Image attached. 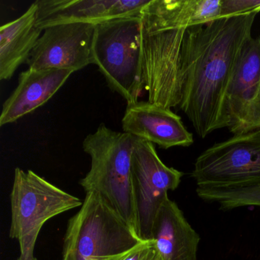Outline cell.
Listing matches in <instances>:
<instances>
[{
  "mask_svg": "<svg viewBox=\"0 0 260 260\" xmlns=\"http://www.w3.org/2000/svg\"><path fill=\"white\" fill-rule=\"evenodd\" d=\"M257 15L219 18L186 30L179 107L200 138L229 127L228 91L242 49L252 37Z\"/></svg>",
  "mask_w": 260,
  "mask_h": 260,
  "instance_id": "obj_1",
  "label": "cell"
},
{
  "mask_svg": "<svg viewBox=\"0 0 260 260\" xmlns=\"http://www.w3.org/2000/svg\"><path fill=\"white\" fill-rule=\"evenodd\" d=\"M38 6L0 28V80H9L18 68L28 62L43 30L37 26Z\"/></svg>",
  "mask_w": 260,
  "mask_h": 260,
  "instance_id": "obj_15",
  "label": "cell"
},
{
  "mask_svg": "<svg viewBox=\"0 0 260 260\" xmlns=\"http://www.w3.org/2000/svg\"><path fill=\"white\" fill-rule=\"evenodd\" d=\"M183 173L164 164L154 145L135 137L132 156V179L136 205L138 237L151 240L153 222L159 208L176 189Z\"/></svg>",
  "mask_w": 260,
  "mask_h": 260,
  "instance_id": "obj_8",
  "label": "cell"
},
{
  "mask_svg": "<svg viewBox=\"0 0 260 260\" xmlns=\"http://www.w3.org/2000/svg\"><path fill=\"white\" fill-rule=\"evenodd\" d=\"M96 260H164L153 240L141 241L133 247L114 255H106Z\"/></svg>",
  "mask_w": 260,
  "mask_h": 260,
  "instance_id": "obj_17",
  "label": "cell"
},
{
  "mask_svg": "<svg viewBox=\"0 0 260 260\" xmlns=\"http://www.w3.org/2000/svg\"><path fill=\"white\" fill-rule=\"evenodd\" d=\"M17 260H18V259H17ZM34 260H38V259H37V258H35V259H34Z\"/></svg>",
  "mask_w": 260,
  "mask_h": 260,
  "instance_id": "obj_19",
  "label": "cell"
},
{
  "mask_svg": "<svg viewBox=\"0 0 260 260\" xmlns=\"http://www.w3.org/2000/svg\"><path fill=\"white\" fill-rule=\"evenodd\" d=\"M141 241L99 194L87 193L80 211L68 222L63 260H96L124 252Z\"/></svg>",
  "mask_w": 260,
  "mask_h": 260,
  "instance_id": "obj_6",
  "label": "cell"
},
{
  "mask_svg": "<svg viewBox=\"0 0 260 260\" xmlns=\"http://www.w3.org/2000/svg\"><path fill=\"white\" fill-rule=\"evenodd\" d=\"M208 0H150L141 13L144 90L149 103L167 109L179 106L181 57L188 28L211 22Z\"/></svg>",
  "mask_w": 260,
  "mask_h": 260,
  "instance_id": "obj_2",
  "label": "cell"
},
{
  "mask_svg": "<svg viewBox=\"0 0 260 260\" xmlns=\"http://www.w3.org/2000/svg\"><path fill=\"white\" fill-rule=\"evenodd\" d=\"M79 198L53 185L32 170H15L10 196V237L18 240V260H34L39 233L50 219L81 207Z\"/></svg>",
  "mask_w": 260,
  "mask_h": 260,
  "instance_id": "obj_5",
  "label": "cell"
},
{
  "mask_svg": "<svg viewBox=\"0 0 260 260\" xmlns=\"http://www.w3.org/2000/svg\"><path fill=\"white\" fill-rule=\"evenodd\" d=\"M228 111L233 135L260 129V36L242 49L228 91Z\"/></svg>",
  "mask_w": 260,
  "mask_h": 260,
  "instance_id": "obj_10",
  "label": "cell"
},
{
  "mask_svg": "<svg viewBox=\"0 0 260 260\" xmlns=\"http://www.w3.org/2000/svg\"><path fill=\"white\" fill-rule=\"evenodd\" d=\"M37 26L98 24L141 13L150 0H38Z\"/></svg>",
  "mask_w": 260,
  "mask_h": 260,
  "instance_id": "obj_11",
  "label": "cell"
},
{
  "mask_svg": "<svg viewBox=\"0 0 260 260\" xmlns=\"http://www.w3.org/2000/svg\"><path fill=\"white\" fill-rule=\"evenodd\" d=\"M191 177L198 188L260 185V129L233 135L205 150L196 159Z\"/></svg>",
  "mask_w": 260,
  "mask_h": 260,
  "instance_id": "obj_7",
  "label": "cell"
},
{
  "mask_svg": "<svg viewBox=\"0 0 260 260\" xmlns=\"http://www.w3.org/2000/svg\"><path fill=\"white\" fill-rule=\"evenodd\" d=\"M196 192L203 200L217 202L222 210H232L240 207H260V185L234 189L197 188Z\"/></svg>",
  "mask_w": 260,
  "mask_h": 260,
  "instance_id": "obj_16",
  "label": "cell"
},
{
  "mask_svg": "<svg viewBox=\"0 0 260 260\" xmlns=\"http://www.w3.org/2000/svg\"><path fill=\"white\" fill-rule=\"evenodd\" d=\"M141 29V13L95 25L94 64L127 104L139 101L144 90Z\"/></svg>",
  "mask_w": 260,
  "mask_h": 260,
  "instance_id": "obj_4",
  "label": "cell"
},
{
  "mask_svg": "<svg viewBox=\"0 0 260 260\" xmlns=\"http://www.w3.org/2000/svg\"><path fill=\"white\" fill-rule=\"evenodd\" d=\"M121 124L124 133L166 150L189 147L194 143L192 134L184 125L181 117L171 109L148 101L127 104Z\"/></svg>",
  "mask_w": 260,
  "mask_h": 260,
  "instance_id": "obj_12",
  "label": "cell"
},
{
  "mask_svg": "<svg viewBox=\"0 0 260 260\" xmlns=\"http://www.w3.org/2000/svg\"><path fill=\"white\" fill-rule=\"evenodd\" d=\"M95 25L68 23L43 30L30 54V69L80 71L94 64L93 43Z\"/></svg>",
  "mask_w": 260,
  "mask_h": 260,
  "instance_id": "obj_9",
  "label": "cell"
},
{
  "mask_svg": "<svg viewBox=\"0 0 260 260\" xmlns=\"http://www.w3.org/2000/svg\"><path fill=\"white\" fill-rule=\"evenodd\" d=\"M164 260H196L200 236L187 221L176 202L167 198L159 208L151 231Z\"/></svg>",
  "mask_w": 260,
  "mask_h": 260,
  "instance_id": "obj_14",
  "label": "cell"
},
{
  "mask_svg": "<svg viewBox=\"0 0 260 260\" xmlns=\"http://www.w3.org/2000/svg\"><path fill=\"white\" fill-rule=\"evenodd\" d=\"M134 145L135 137L112 131L102 123L83 141L91 167L80 184L86 194H99L138 236L132 179Z\"/></svg>",
  "mask_w": 260,
  "mask_h": 260,
  "instance_id": "obj_3",
  "label": "cell"
},
{
  "mask_svg": "<svg viewBox=\"0 0 260 260\" xmlns=\"http://www.w3.org/2000/svg\"><path fill=\"white\" fill-rule=\"evenodd\" d=\"M74 73L72 70L30 68L21 73L17 87L3 106L0 126L16 122L43 106Z\"/></svg>",
  "mask_w": 260,
  "mask_h": 260,
  "instance_id": "obj_13",
  "label": "cell"
},
{
  "mask_svg": "<svg viewBox=\"0 0 260 260\" xmlns=\"http://www.w3.org/2000/svg\"><path fill=\"white\" fill-rule=\"evenodd\" d=\"M260 13V0H221L220 18Z\"/></svg>",
  "mask_w": 260,
  "mask_h": 260,
  "instance_id": "obj_18",
  "label": "cell"
}]
</instances>
